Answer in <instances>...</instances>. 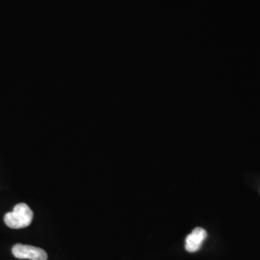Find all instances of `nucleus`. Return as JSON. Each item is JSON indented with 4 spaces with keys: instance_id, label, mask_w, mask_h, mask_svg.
I'll list each match as a JSON object with an SVG mask.
<instances>
[{
    "instance_id": "obj_1",
    "label": "nucleus",
    "mask_w": 260,
    "mask_h": 260,
    "mask_svg": "<svg viewBox=\"0 0 260 260\" xmlns=\"http://www.w3.org/2000/svg\"><path fill=\"white\" fill-rule=\"evenodd\" d=\"M34 214L26 204H18L14 207L13 211L4 216V222L10 229L19 230L24 229L32 223Z\"/></svg>"
},
{
    "instance_id": "obj_2",
    "label": "nucleus",
    "mask_w": 260,
    "mask_h": 260,
    "mask_svg": "<svg viewBox=\"0 0 260 260\" xmlns=\"http://www.w3.org/2000/svg\"><path fill=\"white\" fill-rule=\"evenodd\" d=\"M12 252L15 257L19 259L47 260V253L41 248L17 244L13 247Z\"/></svg>"
},
{
    "instance_id": "obj_3",
    "label": "nucleus",
    "mask_w": 260,
    "mask_h": 260,
    "mask_svg": "<svg viewBox=\"0 0 260 260\" xmlns=\"http://www.w3.org/2000/svg\"><path fill=\"white\" fill-rule=\"evenodd\" d=\"M206 237L207 233L205 230L202 228H196L195 230L186 237V251L189 252H196L199 251Z\"/></svg>"
}]
</instances>
